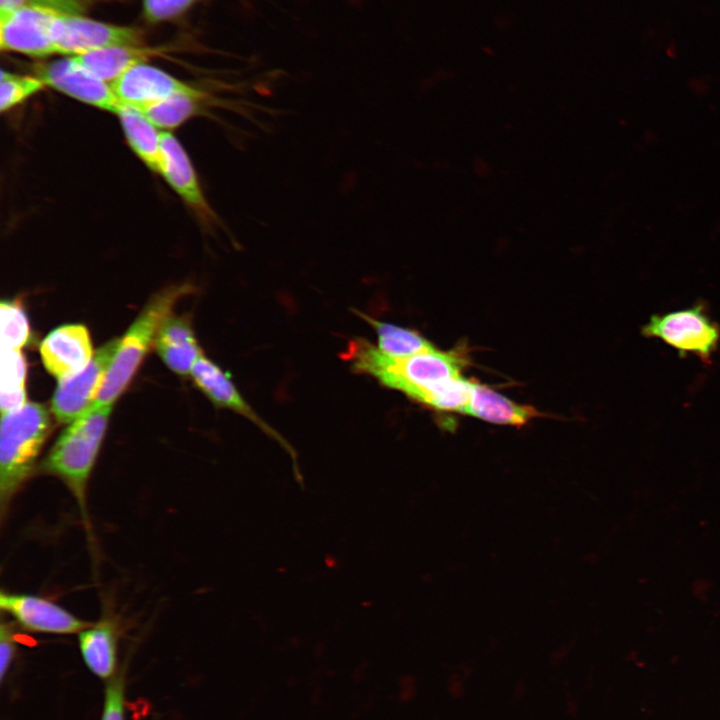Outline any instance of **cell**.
I'll list each match as a JSON object with an SVG mask.
<instances>
[{"instance_id":"cell-1","label":"cell","mask_w":720,"mask_h":720,"mask_svg":"<svg viewBox=\"0 0 720 720\" xmlns=\"http://www.w3.org/2000/svg\"><path fill=\"white\" fill-rule=\"evenodd\" d=\"M343 358L354 371L370 375L420 403L436 388L462 376L464 362L458 353L435 347L407 357H393L362 338L349 341Z\"/></svg>"},{"instance_id":"cell-2","label":"cell","mask_w":720,"mask_h":720,"mask_svg":"<svg viewBox=\"0 0 720 720\" xmlns=\"http://www.w3.org/2000/svg\"><path fill=\"white\" fill-rule=\"evenodd\" d=\"M51 430L48 409L26 402L3 413L0 430V496L2 509L31 473Z\"/></svg>"},{"instance_id":"cell-3","label":"cell","mask_w":720,"mask_h":720,"mask_svg":"<svg viewBox=\"0 0 720 720\" xmlns=\"http://www.w3.org/2000/svg\"><path fill=\"white\" fill-rule=\"evenodd\" d=\"M186 285L160 291L144 306L124 337L106 372L104 381L92 406L113 405L125 390L145 355L154 345L163 320L172 313L176 302L188 291Z\"/></svg>"},{"instance_id":"cell-4","label":"cell","mask_w":720,"mask_h":720,"mask_svg":"<svg viewBox=\"0 0 720 720\" xmlns=\"http://www.w3.org/2000/svg\"><path fill=\"white\" fill-rule=\"evenodd\" d=\"M113 405L91 408L69 423L42 463L44 471L61 478L83 503Z\"/></svg>"},{"instance_id":"cell-5","label":"cell","mask_w":720,"mask_h":720,"mask_svg":"<svg viewBox=\"0 0 720 720\" xmlns=\"http://www.w3.org/2000/svg\"><path fill=\"white\" fill-rule=\"evenodd\" d=\"M90 0H24L6 17L0 18V47L3 51L30 57L54 54L50 41L52 26L60 18L86 12Z\"/></svg>"},{"instance_id":"cell-6","label":"cell","mask_w":720,"mask_h":720,"mask_svg":"<svg viewBox=\"0 0 720 720\" xmlns=\"http://www.w3.org/2000/svg\"><path fill=\"white\" fill-rule=\"evenodd\" d=\"M642 334L662 340L681 356L693 354L705 363L711 361L720 340V328L704 304L654 315L642 327Z\"/></svg>"},{"instance_id":"cell-7","label":"cell","mask_w":720,"mask_h":720,"mask_svg":"<svg viewBox=\"0 0 720 720\" xmlns=\"http://www.w3.org/2000/svg\"><path fill=\"white\" fill-rule=\"evenodd\" d=\"M50 41L54 54L64 56L81 55L109 47L143 44L140 30L92 20L83 14L57 20L51 28Z\"/></svg>"},{"instance_id":"cell-8","label":"cell","mask_w":720,"mask_h":720,"mask_svg":"<svg viewBox=\"0 0 720 720\" xmlns=\"http://www.w3.org/2000/svg\"><path fill=\"white\" fill-rule=\"evenodd\" d=\"M119 343L117 337L109 340L94 352L83 369L58 380L51 402L58 422L69 424L92 408Z\"/></svg>"},{"instance_id":"cell-9","label":"cell","mask_w":720,"mask_h":720,"mask_svg":"<svg viewBox=\"0 0 720 720\" xmlns=\"http://www.w3.org/2000/svg\"><path fill=\"white\" fill-rule=\"evenodd\" d=\"M35 76L45 86L101 110L117 114L122 105L110 84L88 70L74 56L37 65Z\"/></svg>"},{"instance_id":"cell-10","label":"cell","mask_w":720,"mask_h":720,"mask_svg":"<svg viewBox=\"0 0 720 720\" xmlns=\"http://www.w3.org/2000/svg\"><path fill=\"white\" fill-rule=\"evenodd\" d=\"M159 174L206 226L217 223L218 219L204 196L190 158L178 139L169 131L161 133Z\"/></svg>"},{"instance_id":"cell-11","label":"cell","mask_w":720,"mask_h":720,"mask_svg":"<svg viewBox=\"0 0 720 720\" xmlns=\"http://www.w3.org/2000/svg\"><path fill=\"white\" fill-rule=\"evenodd\" d=\"M110 86L121 104L137 109L176 94L199 90L145 62L128 69Z\"/></svg>"},{"instance_id":"cell-12","label":"cell","mask_w":720,"mask_h":720,"mask_svg":"<svg viewBox=\"0 0 720 720\" xmlns=\"http://www.w3.org/2000/svg\"><path fill=\"white\" fill-rule=\"evenodd\" d=\"M40 355L46 370L58 380L75 374L94 355L87 328L68 324L52 330L40 345Z\"/></svg>"},{"instance_id":"cell-13","label":"cell","mask_w":720,"mask_h":720,"mask_svg":"<svg viewBox=\"0 0 720 720\" xmlns=\"http://www.w3.org/2000/svg\"><path fill=\"white\" fill-rule=\"evenodd\" d=\"M0 606L24 628L35 632L68 634L89 624L60 606L40 597L1 593Z\"/></svg>"},{"instance_id":"cell-14","label":"cell","mask_w":720,"mask_h":720,"mask_svg":"<svg viewBox=\"0 0 720 720\" xmlns=\"http://www.w3.org/2000/svg\"><path fill=\"white\" fill-rule=\"evenodd\" d=\"M190 374L200 390L216 406L233 410L245 416L266 433L281 439L248 405L235 387L231 377L203 354L195 361Z\"/></svg>"},{"instance_id":"cell-15","label":"cell","mask_w":720,"mask_h":720,"mask_svg":"<svg viewBox=\"0 0 720 720\" xmlns=\"http://www.w3.org/2000/svg\"><path fill=\"white\" fill-rule=\"evenodd\" d=\"M154 346L163 362L180 375L191 373L195 361L203 354L190 322L172 313L161 323Z\"/></svg>"},{"instance_id":"cell-16","label":"cell","mask_w":720,"mask_h":720,"mask_svg":"<svg viewBox=\"0 0 720 720\" xmlns=\"http://www.w3.org/2000/svg\"><path fill=\"white\" fill-rule=\"evenodd\" d=\"M485 421L522 426L537 416L533 407L519 405L491 388L473 381L466 413Z\"/></svg>"},{"instance_id":"cell-17","label":"cell","mask_w":720,"mask_h":720,"mask_svg":"<svg viewBox=\"0 0 720 720\" xmlns=\"http://www.w3.org/2000/svg\"><path fill=\"white\" fill-rule=\"evenodd\" d=\"M117 116L130 148L151 171L159 173L162 131L133 106L122 104Z\"/></svg>"},{"instance_id":"cell-18","label":"cell","mask_w":720,"mask_h":720,"mask_svg":"<svg viewBox=\"0 0 720 720\" xmlns=\"http://www.w3.org/2000/svg\"><path fill=\"white\" fill-rule=\"evenodd\" d=\"M215 103L217 104V101L213 100L211 95L199 89L192 93L173 95L139 110L158 129L166 131L180 126Z\"/></svg>"},{"instance_id":"cell-19","label":"cell","mask_w":720,"mask_h":720,"mask_svg":"<svg viewBox=\"0 0 720 720\" xmlns=\"http://www.w3.org/2000/svg\"><path fill=\"white\" fill-rule=\"evenodd\" d=\"M153 50L142 46H116L74 57L103 81L111 84L131 67L145 62Z\"/></svg>"},{"instance_id":"cell-20","label":"cell","mask_w":720,"mask_h":720,"mask_svg":"<svg viewBox=\"0 0 720 720\" xmlns=\"http://www.w3.org/2000/svg\"><path fill=\"white\" fill-rule=\"evenodd\" d=\"M80 649L90 670L101 678L109 677L115 667L116 645L112 627L100 623L79 634Z\"/></svg>"},{"instance_id":"cell-21","label":"cell","mask_w":720,"mask_h":720,"mask_svg":"<svg viewBox=\"0 0 720 720\" xmlns=\"http://www.w3.org/2000/svg\"><path fill=\"white\" fill-rule=\"evenodd\" d=\"M373 327L378 337V349L393 357H407L434 348L433 344L415 330L378 321L363 312L356 311Z\"/></svg>"},{"instance_id":"cell-22","label":"cell","mask_w":720,"mask_h":720,"mask_svg":"<svg viewBox=\"0 0 720 720\" xmlns=\"http://www.w3.org/2000/svg\"><path fill=\"white\" fill-rule=\"evenodd\" d=\"M26 363L20 350L1 349V413L15 410L26 403Z\"/></svg>"},{"instance_id":"cell-23","label":"cell","mask_w":720,"mask_h":720,"mask_svg":"<svg viewBox=\"0 0 720 720\" xmlns=\"http://www.w3.org/2000/svg\"><path fill=\"white\" fill-rule=\"evenodd\" d=\"M45 84L37 76L1 71L0 109L4 113L37 94Z\"/></svg>"},{"instance_id":"cell-24","label":"cell","mask_w":720,"mask_h":720,"mask_svg":"<svg viewBox=\"0 0 720 720\" xmlns=\"http://www.w3.org/2000/svg\"><path fill=\"white\" fill-rule=\"evenodd\" d=\"M0 311L1 349L21 350L30 335L26 314L20 305L8 301L1 303Z\"/></svg>"},{"instance_id":"cell-25","label":"cell","mask_w":720,"mask_h":720,"mask_svg":"<svg viewBox=\"0 0 720 720\" xmlns=\"http://www.w3.org/2000/svg\"><path fill=\"white\" fill-rule=\"evenodd\" d=\"M197 0H143L145 17L151 22L168 20L186 11Z\"/></svg>"},{"instance_id":"cell-26","label":"cell","mask_w":720,"mask_h":720,"mask_svg":"<svg viewBox=\"0 0 720 720\" xmlns=\"http://www.w3.org/2000/svg\"><path fill=\"white\" fill-rule=\"evenodd\" d=\"M103 720H123L122 683L118 679L107 688Z\"/></svg>"},{"instance_id":"cell-27","label":"cell","mask_w":720,"mask_h":720,"mask_svg":"<svg viewBox=\"0 0 720 720\" xmlns=\"http://www.w3.org/2000/svg\"><path fill=\"white\" fill-rule=\"evenodd\" d=\"M15 638L10 626L2 623L0 629V674L3 679L15 653Z\"/></svg>"},{"instance_id":"cell-28","label":"cell","mask_w":720,"mask_h":720,"mask_svg":"<svg viewBox=\"0 0 720 720\" xmlns=\"http://www.w3.org/2000/svg\"><path fill=\"white\" fill-rule=\"evenodd\" d=\"M23 1L24 0H0V18L12 13Z\"/></svg>"}]
</instances>
